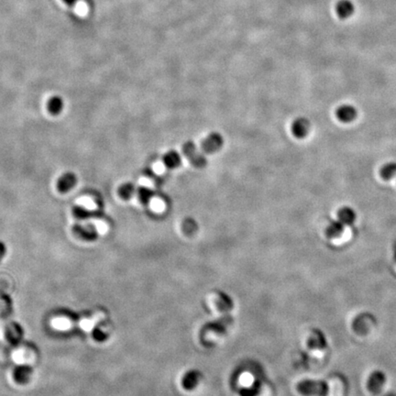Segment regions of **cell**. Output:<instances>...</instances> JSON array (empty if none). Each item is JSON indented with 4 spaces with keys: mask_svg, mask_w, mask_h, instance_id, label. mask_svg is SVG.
Listing matches in <instances>:
<instances>
[{
    "mask_svg": "<svg viewBox=\"0 0 396 396\" xmlns=\"http://www.w3.org/2000/svg\"><path fill=\"white\" fill-rule=\"evenodd\" d=\"M6 245L3 243V242H1L0 241V262H1V260L3 259V257L5 256V254H6Z\"/></svg>",
    "mask_w": 396,
    "mask_h": 396,
    "instance_id": "cell-25",
    "label": "cell"
},
{
    "mask_svg": "<svg viewBox=\"0 0 396 396\" xmlns=\"http://www.w3.org/2000/svg\"><path fill=\"white\" fill-rule=\"evenodd\" d=\"M11 358L17 366L31 367L36 362L38 358V353L29 344H18L11 353Z\"/></svg>",
    "mask_w": 396,
    "mask_h": 396,
    "instance_id": "cell-1",
    "label": "cell"
},
{
    "mask_svg": "<svg viewBox=\"0 0 396 396\" xmlns=\"http://www.w3.org/2000/svg\"><path fill=\"white\" fill-rule=\"evenodd\" d=\"M309 132V122L303 117L297 118L292 124V133L296 138H303Z\"/></svg>",
    "mask_w": 396,
    "mask_h": 396,
    "instance_id": "cell-11",
    "label": "cell"
},
{
    "mask_svg": "<svg viewBox=\"0 0 396 396\" xmlns=\"http://www.w3.org/2000/svg\"><path fill=\"white\" fill-rule=\"evenodd\" d=\"M355 6L350 0H340L336 5V12L342 19H348L353 15Z\"/></svg>",
    "mask_w": 396,
    "mask_h": 396,
    "instance_id": "cell-10",
    "label": "cell"
},
{
    "mask_svg": "<svg viewBox=\"0 0 396 396\" xmlns=\"http://www.w3.org/2000/svg\"><path fill=\"white\" fill-rule=\"evenodd\" d=\"M22 336H23V331H22L21 327L14 322L9 323L4 328L5 339L9 344L18 345L20 341Z\"/></svg>",
    "mask_w": 396,
    "mask_h": 396,
    "instance_id": "cell-8",
    "label": "cell"
},
{
    "mask_svg": "<svg viewBox=\"0 0 396 396\" xmlns=\"http://www.w3.org/2000/svg\"><path fill=\"white\" fill-rule=\"evenodd\" d=\"M67 6H69V7H74L76 3H77L79 0H62Z\"/></svg>",
    "mask_w": 396,
    "mask_h": 396,
    "instance_id": "cell-26",
    "label": "cell"
},
{
    "mask_svg": "<svg viewBox=\"0 0 396 396\" xmlns=\"http://www.w3.org/2000/svg\"><path fill=\"white\" fill-rule=\"evenodd\" d=\"M356 212L350 207H344L339 210L338 212V218L344 225H351L356 220Z\"/></svg>",
    "mask_w": 396,
    "mask_h": 396,
    "instance_id": "cell-12",
    "label": "cell"
},
{
    "mask_svg": "<svg viewBox=\"0 0 396 396\" xmlns=\"http://www.w3.org/2000/svg\"><path fill=\"white\" fill-rule=\"evenodd\" d=\"M77 183V177L73 172H66L62 174L57 182V188L61 193H67L71 189L75 187Z\"/></svg>",
    "mask_w": 396,
    "mask_h": 396,
    "instance_id": "cell-9",
    "label": "cell"
},
{
    "mask_svg": "<svg viewBox=\"0 0 396 396\" xmlns=\"http://www.w3.org/2000/svg\"><path fill=\"white\" fill-rule=\"evenodd\" d=\"M184 155L187 157L189 162L197 168H202L207 164V159L202 153L197 150L194 142L187 141L183 146Z\"/></svg>",
    "mask_w": 396,
    "mask_h": 396,
    "instance_id": "cell-3",
    "label": "cell"
},
{
    "mask_svg": "<svg viewBox=\"0 0 396 396\" xmlns=\"http://www.w3.org/2000/svg\"><path fill=\"white\" fill-rule=\"evenodd\" d=\"M163 163L169 169H174L181 164V156L177 151H170L163 156Z\"/></svg>",
    "mask_w": 396,
    "mask_h": 396,
    "instance_id": "cell-15",
    "label": "cell"
},
{
    "mask_svg": "<svg viewBox=\"0 0 396 396\" xmlns=\"http://www.w3.org/2000/svg\"><path fill=\"white\" fill-rule=\"evenodd\" d=\"M75 321L74 318L66 313L56 314L50 319V326L57 332L67 333L70 332L75 327Z\"/></svg>",
    "mask_w": 396,
    "mask_h": 396,
    "instance_id": "cell-2",
    "label": "cell"
},
{
    "mask_svg": "<svg viewBox=\"0 0 396 396\" xmlns=\"http://www.w3.org/2000/svg\"><path fill=\"white\" fill-rule=\"evenodd\" d=\"M134 193H135V187L131 183L125 184L122 187H120L118 190V194L120 195V197L124 200L131 199Z\"/></svg>",
    "mask_w": 396,
    "mask_h": 396,
    "instance_id": "cell-20",
    "label": "cell"
},
{
    "mask_svg": "<svg viewBox=\"0 0 396 396\" xmlns=\"http://www.w3.org/2000/svg\"><path fill=\"white\" fill-rule=\"evenodd\" d=\"M137 192H138L139 200L144 205H147L148 203L151 200V198L153 196L152 190L150 189V188H147V187H140Z\"/></svg>",
    "mask_w": 396,
    "mask_h": 396,
    "instance_id": "cell-21",
    "label": "cell"
},
{
    "mask_svg": "<svg viewBox=\"0 0 396 396\" xmlns=\"http://www.w3.org/2000/svg\"><path fill=\"white\" fill-rule=\"evenodd\" d=\"M11 309V303L9 298L5 295H0V317L5 316Z\"/></svg>",
    "mask_w": 396,
    "mask_h": 396,
    "instance_id": "cell-22",
    "label": "cell"
},
{
    "mask_svg": "<svg viewBox=\"0 0 396 396\" xmlns=\"http://www.w3.org/2000/svg\"><path fill=\"white\" fill-rule=\"evenodd\" d=\"M197 229V224L192 218H187L183 223V230L187 234H193Z\"/></svg>",
    "mask_w": 396,
    "mask_h": 396,
    "instance_id": "cell-23",
    "label": "cell"
},
{
    "mask_svg": "<svg viewBox=\"0 0 396 396\" xmlns=\"http://www.w3.org/2000/svg\"><path fill=\"white\" fill-rule=\"evenodd\" d=\"M380 176L384 181H389L395 178L396 176V162H390L383 164L380 169Z\"/></svg>",
    "mask_w": 396,
    "mask_h": 396,
    "instance_id": "cell-16",
    "label": "cell"
},
{
    "mask_svg": "<svg viewBox=\"0 0 396 396\" xmlns=\"http://www.w3.org/2000/svg\"><path fill=\"white\" fill-rule=\"evenodd\" d=\"M357 116L358 111L356 108L349 104L341 105L336 110V117L343 123H350L354 121Z\"/></svg>",
    "mask_w": 396,
    "mask_h": 396,
    "instance_id": "cell-7",
    "label": "cell"
},
{
    "mask_svg": "<svg viewBox=\"0 0 396 396\" xmlns=\"http://www.w3.org/2000/svg\"><path fill=\"white\" fill-rule=\"evenodd\" d=\"M31 370L29 366H17L13 373L14 381L17 383L24 384L28 382L31 378Z\"/></svg>",
    "mask_w": 396,
    "mask_h": 396,
    "instance_id": "cell-13",
    "label": "cell"
},
{
    "mask_svg": "<svg viewBox=\"0 0 396 396\" xmlns=\"http://www.w3.org/2000/svg\"><path fill=\"white\" fill-rule=\"evenodd\" d=\"M343 230H344V226L339 220L333 221L326 227V236L328 238H338L341 235Z\"/></svg>",
    "mask_w": 396,
    "mask_h": 396,
    "instance_id": "cell-18",
    "label": "cell"
},
{
    "mask_svg": "<svg viewBox=\"0 0 396 396\" xmlns=\"http://www.w3.org/2000/svg\"><path fill=\"white\" fill-rule=\"evenodd\" d=\"M223 145V138L222 136L217 133H211L205 140H203V151L207 153H213L218 151Z\"/></svg>",
    "mask_w": 396,
    "mask_h": 396,
    "instance_id": "cell-6",
    "label": "cell"
},
{
    "mask_svg": "<svg viewBox=\"0 0 396 396\" xmlns=\"http://www.w3.org/2000/svg\"><path fill=\"white\" fill-rule=\"evenodd\" d=\"M73 232L76 237L85 241H94L98 237V230L92 224L89 225L76 224L73 226Z\"/></svg>",
    "mask_w": 396,
    "mask_h": 396,
    "instance_id": "cell-5",
    "label": "cell"
},
{
    "mask_svg": "<svg viewBox=\"0 0 396 396\" xmlns=\"http://www.w3.org/2000/svg\"><path fill=\"white\" fill-rule=\"evenodd\" d=\"M63 109V101L60 96H54L48 102V110L53 115H58Z\"/></svg>",
    "mask_w": 396,
    "mask_h": 396,
    "instance_id": "cell-19",
    "label": "cell"
},
{
    "mask_svg": "<svg viewBox=\"0 0 396 396\" xmlns=\"http://www.w3.org/2000/svg\"><path fill=\"white\" fill-rule=\"evenodd\" d=\"M200 378H201V373H198L196 371L189 372L183 379V385L187 390L194 388L199 383Z\"/></svg>",
    "mask_w": 396,
    "mask_h": 396,
    "instance_id": "cell-14",
    "label": "cell"
},
{
    "mask_svg": "<svg viewBox=\"0 0 396 396\" xmlns=\"http://www.w3.org/2000/svg\"><path fill=\"white\" fill-rule=\"evenodd\" d=\"M219 309L222 311H227L228 309L231 308L232 306V302L230 300V298L226 295H220V298H219Z\"/></svg>",
    "mask_w": 396,
    "mask_h": 396,
    "instance_id": "cell-24",
    "label": "cell"
},
{
    "mask_svg": "<svg viewBox=\"0 0 396 396\" xmlns=\"http://www.w3.org/2000/svg\"><path fill=\"white\" fill-rule=\"evenodd\" d=\"M326 389V383L319 381H303L298 384V391L303 396H323Z\"/></svg>",
    "mask_w": 396,
    "mask_h": 396,
    "instance_id": "cell-4",
    "label": "cell"
},
{
    "mask_svg": "<svg viewBox=\"0 0 396 396\" xmlns=\"http://www.w3.org/2000/svg\"><path fill=\"white\" fill-rule=\"evenodd\" d=\"M73 215L77 219L84 220V219L92 218V217H98L100 215V213L96 212V211L86 209L85 207H75L73 208Z\"/></svg>",
    "mask_w": 396,
    "mask_h": 396,
    "instance_id": "cell-17",
    "label": "cell"
}]
</instances>
